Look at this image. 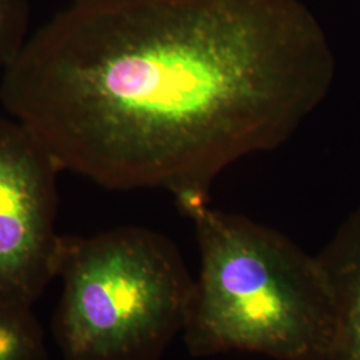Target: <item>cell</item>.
Segmentation results:
<instances>
[{"mask_svg": "<svg viewBox=\"0 0 360 360\" xmlns=\"http://www.w3.org/2000/svg\"><path fill=\"white\" fill-rule=\"evenodd\" d=\"M334 75L300 0H72L4 68L0 103L63 171L178 200L279 148Z\"/></svg>", "mask_w": 360, "mask_h": 360, "instance_id": "obj_1", "label": "cell"}, {"mask_svg": "<svg viewBox=\"0 0 360 360\" xmlns=\"http://www.w3.org/2000/svg\"><path fill=\"white\" fill-rule=\"evenodd\" d=\"M175 203L193 223L200 257L181 334L190 355L330 359L336 306L318 255L206 196Z\"/></svg>", "mask_w": 360, "mask_h": 360, "instance_id": "obj_2", "label": "cell"}, {"mask_svg": "<svg viewBox=\"0 0 360 360\" xmlns=\"http://www.w3.org/2000/svg\"><path fill=\"white\" fill-rule=\"evenodd\" d=\"M53 333L65 360H159L183 334L195 279L162 232L63 236Z\"/></svg>", "mask_w": 360, "mask_h": 360, "instance_id": "obj_3", "label": "cell"}, {"mask_svg": "<svg viewBox=\"0 0 360 360\" xmlns=\"http://www.w3.org/2000/svg\"><path fill=\"white\" fill-rule=\"evenodd\" d=\"M62 171L26 126L0 117V302L32 309L55 279Z\"/></svg>", "mask_w": 360, "mask_h": 360, "instance_id": "obj_4", "label": "cell"}, {"mask_svg": "<svg viewBox=\"0 0 360 360\" xmlns=\"http://www.w3.org/2000/svg\"><path fill=\"white\" fill-rule=\"evenodd\" d=\"M318 257L336 306V331L328 360H360V207Z\"/></svg>", "mask_w": 360, "mask_h": 360, "instance_id": "obj_5", "label": "cell"}, {"mask_svg": "<svg viewBox=\"0 0 360 360\" xmlns=\"http://www.w3.org/2000/svg\"><path fill=\"white\" fill-rule=\"evenodd\" d=\"M0 360H47L44 333L32 309L0 302Z\"/></svg>", "mask_w": 360, "mask_h": 360, "instance_id": "obj_6", "label": "cell"}, {"mask_svg": "<svg viewBox=\"0 0 360 360\" xmlns=\"http://www.w3.org/2000/svg\"><path fill=\"white\" fill-rule=\"evenodd\" d=\"M30 22L27 0H0V67L13 65L26 46Z\"/></svg>", "mask_w": 360, "mask_h": 360, "instance_id": "obj_7", "label": "cell"}]
</instances>
